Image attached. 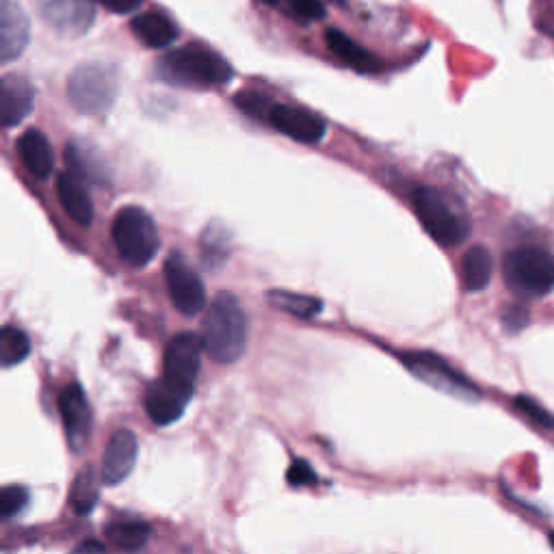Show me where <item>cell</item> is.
Segmentation results:
<instances>
[{"label": "cell", "mask_w": 554, "mask_h": 554, "mask_svg": "<svg viewBox=\"0 0 554 554\" xmlns=\"http://www.w3.org/2000/svg\"><path fill=\"white\" fill-rule=\"evenodd\" d=\"M59 412L70 448L74 453H81L89 442L91 422H94L85 390L78 384L65 386L59 394Z\"/></svg>", "instance_id": "cell-10"}, {"label": "cell", "mask_w": 554, "mask_h": 554, "mask_svg": "<svg viewBox=\"0 0 554 554\" xmlns=\"http://www.w3.org/2000/svg\"><path fill=\"white\" fill-rule=\"evenodd\" d=\"M262 3H267V5H275L277 0H262Z\"/></svg>", "instance_id": "cell-35"}, {"label": "cell", "mask_w": 554, "mask_h": 554, "mask_svg": "<svg viewBox=\"0 0 554 554\" xmlns=\"http://www.w3.org/2000/svg\"><path fill=\"white\" fill-rule=\"evenodd\" d=\"M325 44L340 61L351 65L353 70L364 74H375L381 70V61L373 55V52H368L358 42H353V39L347 33H342L340 29H327Z\"/></svg>", "instance_id": "cell-20"}, {"label": "cell", "mask_w": 554, "mask_h": 554, "mask_svg": "<svg viewBox=\"0 0 554 554\" xmlns=\"http://www.w3.org/2000/svg\"><path fill=\"white\" fill-rule=\"evenodd\" d=\"M234 102L243 113L258 117V120H260V117H265L267 122H269V113H271L273 104H275L267 96L258 94V91H241V94H236Z\"/></svg>", "instance_id": "cell-28"}, {"label": "cell", "mask_w": 554, "mask_h": 554, "mask_svg": "<svg viewBox=\"0 0 554 554\" xmlns=\"http://www.w3.org/2000/svg\"><path fill=\"white\" fill-rule=\"evenodd\" d=\"M65 161H68L70 171L78 178H87L94 182H104V178H107V169H104L98 154L91 150L89 145L68 143V148H65Z\"/></svg>", "instance_id": "cell-23"}, {"label": "cell", "mask_w": 554, "mask_h": 554, "mask_svg": "<svg viewBox=\"0 0 554 554\" xmlns=\"http://www.w3.org/2000/svg\"><path fill=\"white\" fill-rule=\"evenodd\" d=\"M139 455V440L133 431L120 429L113 433L102 455L100 481L104 485H120L135 470Z\"/></svg>", "instance_id": "cell-13"}, {"label": "cell", "mask_w": 554, "mask_h": 554, "mask_svg": "<svg viewBox=\"0 0 554 554\" xmlns=\"http://www.w3.org/2000/svg\"><path fill=\"white\" fill-rule=\"evenodd\" d=\"M130 29L145 46L154 50L169 48L178 39V26L163 11L139 13L137 18L130 20Z\"/></svg>", "instance_id": "cell-19"}, {"label": "cell", "mask_w": 554, "mask_h": 554, "mask_svg": "<svg viewBox=\"0 0 554 554\" xmlns=\"http://www.w3.org/2000/svg\"><path fill=\"white\" fill-rule=\"evenodd\" d=\"M414 210L433 241L444 247L464 243L470 234V221L459 213L448 197L438 191L422 187L414 195Z\"/></svg>", "instance_id": "cell-6"}, {"label": "cell", "mask_w": 554, "mask_h": 554, "mask_svg": "<svg viewBox=\"0 0 554 554\" xmlns=\"http://www.w3.org/2000/svg\"><path fill=\"white\" fill-rule=\"evenodd\" d=\"M109 544L126 552H137L150 539V526L135 516H117L104 529Z\"/></svg>", "instance_id": "cell-21"}, {"label": "cell", "mask_w": 554, "mask_h": 554, "mask_svg": "<svg viewBox=\"0 0 554 554\" xmlns=\"http://www.w3.org/2000/svg\"><path fill=\"white\" fill-rule=\"evenodd\" d=\"M48 26L63 35H83L96 18L94 0H39Z\"/></svg>", "instance_id": "cell-12"}, {"label": "cell", "mask_w": 554, "mask_h": 554, "mask_svg": "<svg viewBox=\"0 0 554 554\" xmlns=\"http://www.w3.org/2000/svg\"><path fill=\"white\" fill-rule=\"evenodd\" d=\"M550 539H552V546H554V535H550Z\"/></svg>", "instance_id": "cell-36"}, {"label": "cell", "mask_w": 554, "mask_h": 554, "mask_svg": "<svg viewBox=\"0 0 554 554\" xmlns=\"http://www.w3.org/2000/svg\"><path fill=\"white\" fill-rule=\"evenodd\" d=\"M286 481L293 487H306V485H314L319 479H316V472L312 470L308 461L295 459L286 472Z\"/></svg>", "instance_id": "cell-30"}, {"label": "cell", "mask_w": 554, "mask_h": 554, "mask_svg": "<svg viewBox=\"0 0 554 554\" xmlns=\"http://www.w3.org/2000/svg\"><path fill=\"white\" fill-rule=\"evenodd\" d=\"M531 323V314L526 308L522 306H509L505 312H503V325L507 332H522V329Z\"/></svg>", "instance_id": "cell-32"}, {"label": "cell", "mask_w": 554, "mask_h": 554, "mask_svg": "<svg viewBox=\"0 0 554 554\" xmlns=\"http://www.w3.org/2000/svg\"><path fill=\"white\" fill-rule=\"evenodd\" d=\"M403 364L410 368L412 375L427 386L451 394L461 401L479 399V390L474 388L470 381L457 373L451 364H446L440 355L435 353H407L403 355Z\"/></svg>", "instance_id": "cell-7"}, {"label": "cell", "mask_w": 554, "mask_h": 554, "mask_svg": "<svg viewBox=\"0 0 554 554\" xmlns=\"http://www.w3.org/2000/svg\"><path fill=\"white\" fill-rule=\"evenodd\" d=\"M286 3L297 13V16L306 20H323L327 13L321 0H286Z\"/></svg>", "instance_id": "cell-31"}, {"label": "cell", "mask_w": 554, "mask_h": 554, "mask_svg": "<svg viewBox=\"0 0 554 554\" xmlns=\"http://www.w3.org/2000/svg\"><path fill=\"white\" fill-rule=\"evenodd\" d=\"M202 353V336L182 332L176 338H171L165 349V375L184 381V384H195L197 373H200L202 366Z\"/></svg>", "instance_id": "cell-14"}, {"label": "cell", "mask_w": 554, "mask_h": 554, "mask_svg": "<svg viewBox=\"0 0 554 554\" xmlns=\"http://www.w3.org/2000/svg\"><path fill=\"white\" fill-rule=\"evenodd\" d=\"M29 490L22 485H9L0 492V516L5 520H11L20 516V513L29 505Z\"/></svg>", "instance_id": "cell-27"}, {"label": "cell", "mask_w": 554, "mask_h": 554, "mask_svg": "<svg viewBox=\"0 0 554 554\" xmlns=\"http://www.w3.org/2000/svg\"><path fill=\"white\" fill-rule=\"evenodd\" d=\"M31 39V22L16 0H3L0 5V59L3 63L16 61Z\"/></svg>", "instance_id": "cell-15"}, {"label": "cell", "mask_w": 554, "mask_h": 554, "mask_svg": "<svg viewBox=\"0 0 554 554\" xmlns=\"http://www.w3.org/2000/svg\"><path fill=\"white\" fill-rule=\"evenodd\" d=\"M57 195L65 213H68L78 226L87 228L94 221V202L83 180L72 171H65L57 178Z\"/></svg>", "instance_id": "cell-17"}, {"label": "cell", "mask_w": 554, "mask_h": 554, "mask_svg": "<svg viewBox=\"0 0 554 554\" xmlns=\"http://www.w3.org/2000/svg\"><path fill=\"white\" fill-rule=\"evenodd\" d=\"M334 3H342V0H334Z\"/></svg>", "instance_id": "cell-37"}, {"label": "cell", "mask_w": 554, "mask_h": 554, "mask_svg": "<svg viewBox=\"0 0 554 554\" xmlns=\"http://www.w3.org/2000/svg\"><path fill=\"white\" fill-rule=\"evenodd\" d=\"M35 102V87L20 74H7L0 81V122L5 128L18 126L31 113Z\"/></svg>", "instance_id": "cell-16"}, {"label": "cell", "mask_w": 554, "mask_h": 554, "mask_svg": "<svg viewBox=\"0 0 554 554\" xmlns=\"http://www.w3.org/2000/svg\"><path fill=\"white\" fill-rule=\"evenodd\" d=\"M193 399V384H184V381L171 379L163 375L150 384L145 390L143 405L150 420L158 427H169L187 412V405Z\"/></svg>", "instance_id": "cell-9"}, {"label": "cell", "mask_w": 554, "mask_h": 554, "mask_svg": "<svg viewBox=\"0 0 554 554\" xmlns=\"http://www.w3.org/2000/svg\"><path fill=\"white\" fill-rule=\"evenodd\" d=\"M104 552H107V548H104L100 542H96V539H91V542L78 546L72 554H104Z\"/></svg>", "instance_id": "cell-34"}, {"label": "cell", "mask_w": 554, "mask_h": 554, "mask_svg": "<svg viewBox=\"0 0 554 554\" xmlns=\"http://www.w3.org/2000/svg\"><path fill=\"white\" fill-rule=\"evenodd\" d=\"M113 243L117 254L130 267H145L154 260L158 247H161V236H158L156 223L139 206H126L113 219Z\"/></svg>", "instance_id": "cell-3"}, {"label": "cell", "mask_w": 554, "mask_h": 554, "mask_svg": "<svg viewBox=\"0 0 554 554\" xmlns=\"http://www.w3.org/2000/svg\"><path fill=\"white\" fill-rule=\"evenodd\" d=\"M503 275L516 295L544 297L554 288V256L542 247L511 249L503 260Z\"/></svg>", "instance_id": "cell-5"}, {"label": "cell", "mask_w": 554, "mask_h": 554, "mask_svg": "<svg viewBox=\"0 0 554 554\" xmlns=\"http://www.w3.org/2000/svg\"><path fill=\"white\" fill-rule=\"evenodd\" d=\"M31 353V340L22 329L5 325L0 329V362L5 368L16 366L29 358Z\"/></svg>", "instance_id": "cell-26"}, {"label": "cell", "mask_w": 554, "mask_h": 554, "mask_svg": "<svg viewBox=\"0 0 554 554\" xmlns=\"http://www.w3.org/2000/svg\"><path fill=\"white\" fill-rule=\"evenodd\" d=\"M165 282L174 306L184 316H195L206 306V288L187 258L180 252L169 254L165 260Z\"/></svg>", "instance_id": "cell-8"}, {"label": "cell", "mask_w": 554, "mask_h": 554, "mask_svg": "<svg viewBox=\"0 0 554 554\" xmlns=\"http://www.w3.org/2000/svg\"><path fill=\"white\" fill-rule=\"evenodd\" d=\"M494 271V260L492 254L487 252L483 245H474L464 254L461 260V277H464V286L470 293H477V290L487 288L492 280Z\"/></svg>", "instance_id": "cell-22"}, {"label": "cell", "mask_w": 554, "mask_h": 554, "mask_svg": "<svg viewBox=\"0 0 554 554\" xmlns=\"http://www.w3.org/2000/svg\"><path fill=\"white\" fill-rule=\"evenodd\" d=\"M120 94V76L113 65L83 63L68 78V98L85 115H107Z\"/></svg>", "instance_id": "cell-4"}, {"label": "cell", "mask_w": 554, "mask_h": 554, "mask_svg": "<svg viewBox=\"0 0 554 554\" xmlns=\"http://www.w3.org/2000/svg\"><path fill=\"white\" fill-rule=\"evenodd\" d=\"M104 9H109L111 13H120V16H126V13H133L141 7L143 0H98Z\"/></svg>", "instance_id": "cell-33"}, {"label": "cell", "mask_w": 554, "mask_h": 554, "mask_svg": "<svg viewBox=\"0 0 554 554\" xmlns=\"http://www.w3.org/2000/svg\"><path fill=\"white\" fill-rule=\"evenodd\" d=\"M98 479L91 466L83 468L76 474L70 490V505L76 516H89L94 507L98 505Z\"/></svg>", "instance_id": "cell-24"}, {"label": "cell", "mask_w": 554, "mask_h": 554, "mask_svg": "<svg viewBox=\"0 0 554 554\" xmlns=\"http://www.w3.org/2000/svg\"><path fill=\"white\" fill-rule=\"evenodd\" d=\"M513 407L516 410L526 416L529 420H533L535 425H542V427H548V429H554V414H550L544 405H539L535 399L531 397H516L513 399Z\"/></svg>", "instance_id": "cell-29"}, {"label": "cell", "mask_w": 554, "mask_h": 554, "mask_svg": "<svg viewBox=\"0 0 554 554\" xmlns=\"http://www.w3.org/2000/svg\"><path fill=\"white\" fill-rule=\"evenodd\" d=\"M156 74L182 87H215L232 81V65L213 48L200 44L167 52L156 63Z\"/></svg>", "instance_id": "cell-2"}, {"label": "cell", "mask_w": 554, "mask_h": 554, "mask_svg": "<svg viewBox=\"0 0 554 554\" xmlns=\"http://www.w3.org/2000/svg\"><path fill=\"white\" fill-rule=\"evenodd\" d=\"M204 351L219 364H232L247 347V316L232 293H219L202 323Z\"/></svg>", "instance_id": "cell-1"}, {"label": "cell", "mask_w": 554, "mask_h": 554, "mask_svg": "<svg viewBox=\"0 0 554 554\" xmlns=\"http://www.w3.org/2000/svg\"><path fill=\"white\" fill-rule=\"evenodd\" d=\"M267 297L275 308L299 316V319H314V316L323 310V301L310 295L288 293V290H271Z\"/></svg>", "instance_id": "cell-25"}, {"label": "cell", "mask_w": 554, "mask_h": 554, "mask_svg": "<svg viewBox=\"0 0 554 554\" xmlns=\"http://www.w3.org/2000/svg\"><path fill=\"white\" fill-rule=\"evenodd\" d=\"M269 124L299 143H319L327 135V122L319 113L275 102L269 113Z\"/></svg>", "instance_id": "cell-11"}, {"label": "cell", "mask_w": 554, "mask_h": 554, "mask_svg": "<svg viewBox=\"0 0 554 554\" xmlns=\"http://www.w3.org/2000/svg\"><path fill=\"white\" fill-rule=\"evenodd\" d=\"M18 154L22 158L24 167L29 169V174L44 180L55 169V150H52L50 139L42 133V130L31 128L18 139Z\"/></svg>", "instance_id": "cell-18"}]
</instances>
